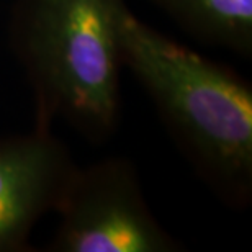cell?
Returning a JSON list of instances; mask_svg holds the SVG:
<instances>
[{
  "label": "cell",
  "instance_id": "4",
  "mask_svg": "<svg viewBox=\"0 0 252 252\" xmlns=\"http://www.w3.org/2000/svg\"><path fill=\"white\" fill-rule=\"evenodd\" d=\"M74 169L48 123L36 122L28 134L0 138V252L27 246L38 220L56 210Z\"/></svg>",
  "mask_w": 252,
  "mask_h": 252
},
{
  "label": "cell",
  "instance_id": "2",
  "mask_svg": "<svg viewBox=\"0 0 252 252\" xmlns=\"http://www.w3.org/2000/svg\"><path fill=\"white\" fill-rule=\"evenodd\" d=\"M122 58L210 177L246 191L252 177V92L243 80L139 22L120 17Z\"/></svg>",
  "mask_w": 252,
  "mask_h": 252
},
{
  "label": "cell",
  "instance_id": "3",
  "mask_svg": "<svg viewBox=\"0 0 252 252\" xmlns=\"http://www.w3.org/2000/svg\"><path fill=\"white\" fill-rule=\"evenodd\" d=\"M61 216L53 251L165 252L174 241L158 224L133 167L108 159L75 167L56 210Z\"/></svg>",
  "mask_w": 252,
  "mask_h": 252
},
{
  "label": "cell",
  "instance_id": "1",
  "mask_svg": "<svg viewBox=\"0 0 252 252\" xmlns=\"http://www.w3.org/2000/svg\"><path fill=\"white\" fill-rule=\"evenodd\" d=\"M123 0H18L10 39L36 94V122L112 133L120 108Z\"/></svg>",
  "mask_w": 252,
  "mask_h": 252
},
{
  "label": "cell",
  "instance_id": "5",
  "mask_svg": "<svg viewBox=\"0 0 252 252\" xmlns=\"http://www.w3.org/2000/svg\"><path fill=\"white\" fill-rule=\"evenodd\" d=\"M201 41L249 54L252 0H151Z\"/></svg>",
  "mask_w": 252,
  "mask_h": 252
}]
</instances>
